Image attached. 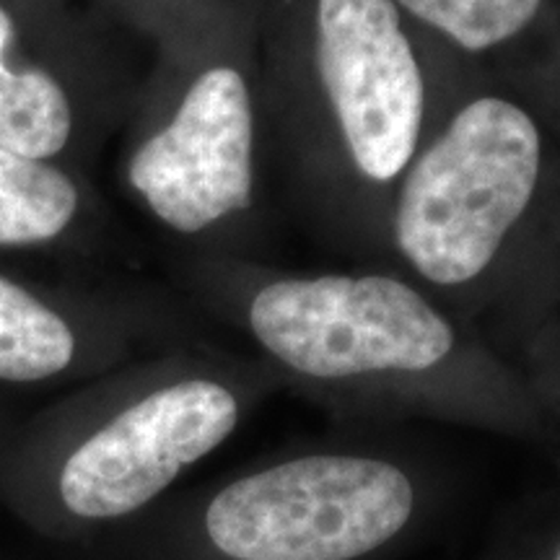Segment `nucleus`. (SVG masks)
<instances>
[{"instance_id":"8","label":"nucleus","mask_w":560,"mask_h":560,"mask_svg":"<svg viewBox=\"0 0 560 560\" xmlns=\"http://www.w3.org/2000/svg\"><path fill=\"white\" fill-rule=\"evenodd\" d=\"M13 21L0 9V145L26 159H52L73 136V104L47 70L9 68Z\"/></svg>"},{"instance_id":"5","label":"nucleus","mask_w":560,"mask_h":560,"mask_svg":"<svg viewBox=\"0 0 560 560\" xmlns=\"http://www.w3.org/2000/svg\"><path fill=\"white\" fill-rule=\"evenodd\" d=\"M418 490L402 465L369 452H306L231 480L206 532L229 560H359L405 529Z\"/></svg>"},{"instance_id":"11","label":"nucleus","mask_w":560,"mask_h":560,"mask_svg":"<svg viewBox=\"0 0 560 560\" xmlns=\"http://www.w3.org/2000/svg\"><path fill=\"white\" fill-rule=\"evenodd\" d=\"M556 560H560V550H558V556H556Z\"/></svg>"},{"instance_id":"7","label":"nucleus","mask_w":560,"mask_h":560,"mask_svg":"<svg viewBox=\"0 0 560 560\" xmlns=\"http://www.w3.org/2000/svg\"><path fill=\"white\" fill-rule=\"evenodd\" d=\"M416 30L467 68L520 81L516 50L542 16L545 0H392Z\"/></svg>"},{"instance_id":"4","label":"nucleus","mask_w":560,"mask_h":560,"mask_svg":"<svg viewBox=\"0 0 560 560\" xmlns=\"http://www.w3.org/2000/svg\"><path fill=\"white\" fill-rule=\"evenodd\" d=\"M125 182L174 236L223 240L229 260H260L278 206L268 195L257 21L182 73L172 102L132 143Z\"/></svg>"},{"instance_id":"6","label":"nucleus","mask_w":560,"mask_h":560,"mask_svg":"<svg viewBox=\"0 0 560 560\" xmlns=\"http://www.w3.org/2000/svg\"><path fill=\"white\" fill-rule=\"evenodd\" d=\"M244 400L219 376L159 384L83 439L60 470V499L81 520H117L164 493L236 431Z\"/></svg>"},{"instance_id":"3","label":"nucleus","mask_w":560,"mask_h":560,"mask_svg":"<svg viewBox=\"0 0 560 560\" xmlns=\"http://www.w3.org/2000/svg\"><path fill=\"white\" fill-rule=\"evenodd\" d=\"M210 283L242 330L304 387L488 420L511 392L482 332L387 265L291 270L219 260Z\"/></svg>"},{"instance_id":"1","label":"nucleus","mask_w":560,"mask_h":560,"mask_svg":"<svg viewBox=\"0 0 560 560\" xmlns=\"http://www.w3.org/2000/svg\"><path fill=\"white\" fill-rule=\"evenodd\" d=\"M255 21L276 206L350 265H384L392 195L467 66L392 0H262Z\"/></svg>"},{"instance_id":"10","label":"nucleus","mask_w":560,"mask_h":560,"mask_svg":"<svg viewBox=\"0 0 560 560\" xmlns=\"http://www.w3.org/2000/svg\"><path fill=\"white\" fill-rule=\"evenodd\" d=\"M79 338L66 317L0 276V380L42 382L75 359Z\"/></svg>"},{"instance_id":"2","label":"nucleus","mask_w":560,"mask_h":560,"mask_svg":"<svg viewBox=\"0 0 560 560\" xmlns=\"http://www.w3.org/2000/svg\"><path fill=\"white\" fill-rule=\"evenodd\" d=\"M548 190L550 136L532 86L465 68L392 195L384 265L482 332L537 289Z\"/></svg>"},{"instance_id":"9","label":"nucleus","mask_w":560,"mask_h":560,"mask_svg":"<svg viewBox=\"0 0 560 560\" xmlns=\"http://www.w3.org/2000/svg\"><path fill=\"white\" fill-rule=\"evenodd\" d=\"M79 208L81 192L66 172L0 145V247L50 242Z\"/></svg>"}]
</instances>
